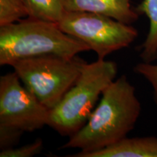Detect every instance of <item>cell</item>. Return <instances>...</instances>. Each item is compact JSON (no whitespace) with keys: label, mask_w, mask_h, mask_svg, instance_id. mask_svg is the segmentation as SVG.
Segmentation results:
<instances>
[{"label":"cell","mask_w":157,"mask_h":157,"mask_svg":"<svg viewBox=\"0 0 157 157\" xmlns=\"http://www.w3.org/2000/svg\"><path fill=\"white\" fill-rule=\"evenodd\" d=\"M21 82L15 71L0 77V126L31 132L48 125L50 110Z\"/></svg>","instance_id":"8992f818"},{"label":"cell","mask_w":157,"mask_h":157,"mask_svg":"<svg viewBox=\"0 0 157 157\" xmlns=\"http://www.w3.org/2000/svg\"><path fill=\"white\" fill-rule=\"evenodd\" d=\"M44 148V143L41 138H37L30 144L18 148L5 149L1 151L0 157H31L40 154Z\"/></svg>","instance_id":"7c38bea8"},{"label":"cell","mask_w":157,"mask_h":157,"mask_svg":"<svg viewBox=\"0 0 157 157\" xmlns=\"http://www.w3.org/2000/svg\"><path fill=\"white\" fill-rule=\"evenodd\" d=\"M57 24L64 33L87 44L98 59L127 48L138 36L131 25L90 12L66 11Z\"/></svg>","instance_id":"5b68a950"},{"label":"cell","mask_w":157,"mask_h":157,"mask_svg":"<svg viewBox=\"0 0 157 157\" xmlns=\"http://www.w3.org/2000/svg\"><path fill=\"white\" fill-rule=\"evenodd\" d=\"M86 63L77 56L48 54L21 59L11 66L25 87L51 110L77 81Z\"/></svg>","instance_id":"277c9868"},{"label":"cell","mask_w":157,"mask_h":157,"mask_svg":"<svg viewBox=\"0 0 157 157\" xmlns=\"http://www.w3.org/2000/svg\"><path fill=\"white\" fill-rule=\"evenodd\" d=\"M134 10L149 21L148 34L140 48V58L143 62L152 63L157 60V0H143Z\"/></svg>","instance_id":"9c48e42d"},{"label":"cell","mask_w":157,"mask_h":157,"mask_svg":"<svg viewBox=\"0 0 157 157\" xmlns=\"http://www.w3.org/2000/svg\"><path fill=\"white\" fill-rule=\"evenodd\" d=\"M135 73L143 76L151 84L153 88V98L157 105V64L141 62L134 67Z\"/></svg>","instance_id":"4fadbf2b"},{"label":"cell","mask_w":157,"mask_h":157,"mask_svg":"<svg viewBox=\"0 0 157 157\" xmlns=\"http://www.w3.org/2000/svg\"><path fill=\"white\" fill-rule=\"evenodd\" d=\"M23 132L19 129L0 126V148L1 151L15 147L21 140Z\"/></svg>","instance_id":"5bb4252c"},{"label":"cell","mask_w":157,"mask_h":157,"mask_svg":"<svg viewBox=\"0 0 157 157\" xmlns=\"http://www.w3.org/2000/svg\"><path fill=\"white\" fill-rule=\"evenodd\" d=\"M140 111L135 87L121 75L103 92L87 123L60 148H78L85 154L115 144L134 129Z\"/></svg>","instance_id":"6da1fadb"},{"label":"cell","mask_w":157,"mask_h":157,"mask_svg":"<svg viewBox=\"0 0 157 157\" xmlns=\"http://www.w3.org/2000/svg\"><path fill=\"white\" fill-rule=\"evenodd\" d=\"M71 157H157V137H124L115 144L95 151L76 153Z\"/></svg>","instance_id":"ba28073f"},{"label":"cell","mask_w":157,"mask_h":157,"mask_svg":"<svg viewBox=\"0 0 157 157\" xmlns=\"http://www.w3.org/2000/svg\"><path fill=\"white\" fill-rule=\"evenodd\" d=\"M117 70L112 60L87 63L77 81L50 110L48 126L62 136L77 132L87 123L99 96L115 80Z\"/></svg>","instance_id":"3957f363"},{"label":"cell","mask_w":157,"mask_h":157,"mask_svg":"<svg viewBox=\"0 0 157 157\" xmlns=\"http://www.w3.org/2000/svg\"><path fill=\"white\" fill-rule=\"evenodd\" d=\"M29 17L58 23L66 13L64 0H24Z\"/></svg>","instance_id":"30bf717a"},{"label":"cell","mask_w":157,"mask_h":157,"mask_svg":"<svg viewBox=\"0 0 157 157\" xmlns=\"http://www.w3.org/2000/svg\"><path fill=\"white\" fill-rule=\"evenodd\" d=\"M29 17L24 0H0V26L12 24Z\"/></svg>","instance_id":"8fae6325"},{"label":"cell","mask_w":157,"mask_h":157,"mask_svg":"<svg viewBox=\"0 0 157 157\" xmlns=\"http://www.w3.org/2000/svg\"><path fill=\"white\" fill-rule=\"evenodd\" d=\"M90 50L85 43L60 30L57 23L26 17L0 26V65L21 59L55 54L74 57Z\"/></svg>","instance_id":"7a4b0ae2"},{"label":"cell","mask_w":157,"mask_h":157,"mask_svg":"<svg viewBox=\"0 0 157 157\" xmlns=\"http://www.w3.org/2000/svg\"><path fill=\"white\" fill-rule=\"evenodd\" d=\"M64 5L66 11L98 13L129 25L139 18L130 0H64Z\"/></svg>","instance_id":"52a82bcc"}]
</instances>
